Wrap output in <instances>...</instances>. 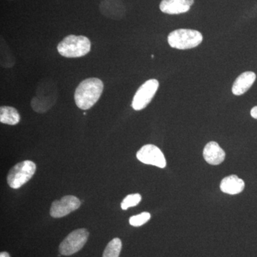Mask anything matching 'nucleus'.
<instances>
[{"mask_svg":"<svg viewBox=\"0 0 257 257\" xmlns=\"http://www.w3.org/2000/svg\"><path fill=\"white\" fill-rule=\"evenodd\" d=\"M137 158L145 165L156 166L165 168L167 162L163 152L153 145H145L137 153Z\"/></svg>","mask_w":257,"mask_h":257,"instance_id":"0eeeda50","label":"nucleus"},{"mask_svg":"<svg viewBox=\"0 0 257 257\" xmlns=\"http://www.w3.org/2000/svg\"><path fill=\"white\" fill-rule=\"evenodd\" d=\"M89 231L79 229L68 234L60 245V252L64 256H70L82 249L89 238Z\"/></svg>","mask_w":257,"mask_h":257,"instance_id":"39448f33","label":"nucleus"},{"mask_svg":"<svg viewBox=\"0 0 257 257\" xmlns=\"http://www.w3.org/2000/svg\"><path fill=\"white\" fill-rule=\"evenodd\" d=\"M81 205L78 198L72 195L64 196L60 200L52 202L50 215L53 218H62L77 210Z\"/></svg>","mask_w":257,"mask_h":257,"instance_id":"1a4fd4ad","label":"nucleus"},{"mask_svg":"<svg viewBox=\"0 0 257 257\" xmlns=\"http://www.w3.org/2000/svg\"><path fill=\"white\" fill-rule=\"evenodd\" d=\"M203 41L201 32L190 29H179L170 32L168 43L172 48L177 50H189L199 46Z\"/></svg>","mask_w":257,"mask_h":257,"instance_id":"7ed1b4c3","label":"nucleus"},{"mask_svg":"<svg viewBox=\"0 0 257 257\" xmlns=\"http://www.w3.org/2000/svg\"><path fill=\"white\" fill-rule=\"evenodd\" d=\"M10 1H12V0H10Z\"/></svg>","mask_w":257,"mask_h":257,"instance_id":"4be33fe9","label":"nucleus"},{"mask_svg":"<svg viewBox=\"0 0 257 257\" xmlns=\"http://www.w3.org/2000/svg\"><path fill=\"white\" fill-rule=\"evenodd\" d=\"M142 197L140 194H133L126 196L123 199L121 204V208L123 210H126L130 207H135L141 202Z\"/></svg>","mask_w":257,"mask_h":257,"instance_id":"a211bd4d","label":"nucleus"},{"mask_svg":"<svg viewBox=\"0 0 257 257\" xmlns=\"http://www.w3.org/2000/svg\"><path fill=\"white\" fill-rule=\"evenodd\" d=\"M244 187V182L236 175H230L225 177L220 184L221 192L231 195L239 194L242 192Z\"/></svg>","mask_w":257,"mask_h":257,"instance_id":"4468645a","label":"nucleus"},{"mask_svg":"<svg viewBox=\"0 0 257 257\" xmlns=\"http://www.w3.org/2000/svg\"><path fill=\"white\" fill-rule=\"evenodd\" d=\"M256 79V74L253 72H245L240 74L233 84V94L236 96L242 95L251 87Z\"/></svg>","mask_w":257,"mask_h":257,"instance_id":"ddd939ff","label":"nucleus"},{"mask_svg":"<svg viewBox=\"0 0 257 257\" xmlns=\"http://www.w3.org/2000/svg\"><path fill=\"white\" fill-rule=\"evenodd\" d=\"M45 85H40L37 92V96H35L31 101L32 109L39 113L45 112L51 109L55 104L57 99V89L48 91L46 93Z\"/></svg>","mask_w":257,"mask_h":257,"instance_id":"6e6552de","label":"nucleus"},{"mask_svg":"<svg viewBox=\"0 0 257 257\" xmlns=\"http://www.w3.org/2000/svg\"><path fill=\"white\" fill-rule=\"evenodd\" d=\"M194 0H162L160 9L167 15H180L187 13L194 5Z\"/></svg>","mask_w":257,"mask_h":257,"instance_id":"9b49d317","label":"nucleus"},{"mask_svg":"<svg viewBox=\"0 0 257 257\" xmlns=\"http://www.w3.org/2000/svg\"><path fill=\"white\" fill-rule=\"evenodd\" d=\"M20 121V115L14 107L3 106L0 107V121L3 124H18Z\"/></svg>","mask_w":257,"mask_h":257,"instance_id":"2eb2a0df","label":"nucleus"},{"mask_svg":"<svg viewBox=\"0 0 257 257\" xmlns=\"http://www.w3.org/2000/svg\"><path fill=\"white\" fill-rule=\"evenodd\" d=\"M122 243L119 238H114L109 241L103 253L102 257H119Z\"/></svg>","mask_w":257,"mask_h":257,"instance_id":"f3484780","label":"nucleus"},{"mask_svg":"<svg viewBox=\"0 0 257 257\" xmlns=\"http://www.w3.org/2000/svg\"><path fill=\"white\" fill-rule=\"evenodd\" d=\"M251 116H252L253 119H257V106H253L251 110Z\"/></svg>","mask_w":257,"mask_h":257,"instance_id":"aec40b11","label":"nucleus"},{"mask_svg":"<svg viewBox=\"0 0 257 257\" xmlns=\"http://www.w3.org/2000/svg\"><path fill=\"white\" fill-rule=\"evenodd\" d=\"M99 10L101 15L111 20H121L126 15V8L121 0H103Z\"/></svg>","mask_w":257,"mask_h":257,"instance_id":"9d476101","label":"nucleus"},{"mask_svg":"<svg viewBox=\"0 0 257 257\" xmlns=\"http://www.w3.org/2000/svg\"><path fill=\"white\" fill-rule=\"evenodd\" d=\"M0 257H10L9 253L8 252H5V251H3V252L0 253Z\"/></svg>","mask_w":257,"mask_h":257,"instance_id":"412c9836","label":"nucleus"},{"mask_svg":"<svg viewBox=\"0 0 257 257\" xmlns=\"http://www.w3.org/2000/svg\"><path fill=\"white\" fill-rule=\"evenodd\" d=\"M15 64V59L10 48L7 46L5 40L2 38L1 40V67H13Z\"/></svg>","mask_w":257,"mask_h":257,"instance_id":"dca6fc26","label":"nucleus"},{"mask_svg":"<svg viewBox=\"0 0 257 257\" xmlns=\"http://www.w3.org/2000/svg\"><path fill=\"white\" fill-rule=\"evenodd\" d=\"M160 83L155 79H151L140 86L134 96L132 106L135 110L140 111L145 107L152 100L158 90Z\"/></svg>","mask_w":257,"mask_h":257,"instance_id":"423d86ee","label":"nucleus"},{"mask_svg":"<svg viewBox=\"0 0 257 257\" xmlns=\"http://www.w3.org/2000/svg\"><path fill=\"white\" fill-rule=\"evenodd\" d=\"M104 84L101 79L88 78L83 80L74 93L76 105L83 110L92 108L102 94Z\"/></svg>","mask_w":257,"mask_h":257,"instance_id":"f257e3e1","label":"nucleus"},{"mask_svg":"<svg viewBox=\"0 0 257 257\" xmlns=\"http://www.w3.org/2000/svg\"><path fill=\"white\" fill-rule=\"evenodd\" d=\"M36 165L30 160L20 162L10 170L8 183L11 188L17 189L28 182L36 172Z\"/></svg>","mask_w":257,"mask_h":257,"instance_id":"20e7f679","label":"nucleus"},{"mask_svg":"<svg viewBox=\"0 0 257 257\" xmlns=\"http://www.w3.org/2000/svg\"><path fill=\"white\" fill-rule=\"evenodd\" d=\"M151 214L148 212H143L142 214L132 216L130 219V224L133 226H143L150 220Z\"/></svg>","mask_w":257,"mask_h":257,"instance_id":"6ab92c4d","label":"nucleus"},{"mask_svg":"<svg viewBox=\"0 0 257 257\" xmlns=\"http://www.w3.org/2000/svg\"><path fill=\"white\" fill-rule=\"evenodd\" d=\"M91 42L89 38L82 35H71L66 37L57 46L61 55L67 58H77L90 52Z\"/></svg>","mask_w":257,"mask_h":257,"instance_id":"f03ea898","label":"nucleus"},{"mask_svg":"<svg viewBox=\"0 0 257 257\" xmlns=\"http://www.w3.org/2000/svg\"><path fill=\"white\" fill-rule=\"evenodd\" d=\"M203 156L208 164L219 165L224 162L226 154L216 142L207 143L203 151Z\"/></svg>","mask_w":257,"mask_h":257,"instance_id":"f8f14e48","label":"nucleus"}]
</instances>
